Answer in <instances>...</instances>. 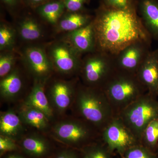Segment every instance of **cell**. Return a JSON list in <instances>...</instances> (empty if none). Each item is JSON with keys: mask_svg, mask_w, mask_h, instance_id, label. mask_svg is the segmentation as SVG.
Masks as SVG:
<instances>
[{"mask_svg": "<svg viewBox=\"0 0 158 158\" xmlns=\"http://www.w3.org/2000/svg\"><path fill=\"white\" fill-rule=\"evenodd\" d=\"M96 51L116 57L130 44L138 41L151 43V37L138 15L137 3L126 9L101 4L92 20Z\"/></svg>", "mask_w": 158, "mask_h": 158, "instance_id": "1", "label": "cell"}, {"mask_svg": "<svg viewBox=\"0 0 158 158\" xmlns=\"http://www.w3.org/2000/svg\"><path fill=\"white\" fill-rule=\"evenodd\" d=\"M72 108L76 116L101 132L115 117L109 100L101 88L84 85L77 88Z\"/></svg>", "mask_w": 158, "mask_h": 158, "instance_id": "2", "label": "cell"}, {"mask_svg": "<svg viewBox=\"0 0 158 158\" xmlns=\"http://www.w3.org/2000/svg\"><path fill=\"white\" fill-rule=\"evenodd\" d=\"M101 88L107 97L115 116L147 92L136 74L117 69Z\"/></svg>", "mask_w": 158, "mask_h": 158, "instance_id": "3", "label": "cell"}, {"mask_svg": "<svg viewBox=\"0 0 158 158\" xmlns=\"http://www.w3.org/2000/svg\"><path fill=\"white\" fill-rule=\"evenodd\" d=\"M52 138L65 147L80 151L101 140V132L92 124L77 116L62 118L51 126Z\"/></svg>", "mask_w": 158, "mask_h": 158, "instance_id": "4", "label": "cell"}, {"mask_svg": "<svg viewBox=\"0 0 158 158\" xmlns=\"http://www.w3.org/2000/svg\"><path fill=\"white\" fill-rule=\"evenodd\" d=\"M117 116L140 141L147 126L158 118L157 98L147 92L129 105Z\"/></svg>", "mask_w": 158, "mask_h": 158, "instance_id": "5", "label": "cell"}, {"mask_svg": "<svg viewBox=\"0 0 158 158\" xmlns=\"http://www.w3.org/2000/svg\"><path fill=\"white\" fill-rule=\"evenodd\" d=\"M96 52L82 62L80 72L85 85L101 88L116 69L115 57Z\"/></svg>", "mask_w": 158, "mask_h": 158, "instance_id": "6", "label": "cell"}, {"mask_svg": "<svg viewBox=\"0 0 158 158\" xmlns=\"http://www.w3.org/2000/svg\"><path fill=\"white\" fill-rule=\"evenodd\" d=\"M102 140L113 153L120 155L129 148L141 144L140 141L118 116L113 117L101 132Z\"/></svg>", "mask_w": 158, "mask_h": 158, "instance_id": "7", "label": "cell"}, {"mask_svg": "<svg viewBox=\"0 0 158 158\" xmlns=\"http://www.w3.org/2000/svg\"><path fill=\"white\" fill-rule=\"evenodd\" d=\"M81 54L69 44L61 42L51 46L48 56L54 69L62 74L68 75L81 71Z\"/></svg>", "mask_w": 158, "mask_h": 158, "instance_id": "8", "label": "cell"}, {"mask_svg": "<svg viewBox=\"0 0 158 158\" xmlns=\"http://www.w3.org/2000/svg\"><path fill=\"white\" fill-rule=\"evenodd\" d=\"M77 88L72 82L59 80L45 89L47 96L56 115L62 116L72 108Z\"/></svg>", "mask_w": 158, "mask_h": 158, "instance_id": "9", "label": "cell"}, {"mask_svg": "<svg viewBox=\"0 0 158 158\" xmlns=\"http://www.w3.org/2000/svg\"><path fill=\"white\" fill-rule=\"evenodd\" d=\"M23 56L34 81L46 83L54 69L44 51L38 47H28L24 50Z\"/></svg>", "mask_w": 158, "mask_h": 158, "instance_id": "10", "label": "cell"}, {"mask_svg": "<svg viewBox=\"0 0 158 158\" xmlns=\"http://www.w3.org/2000/svg\"><path fill=\"white\" fill-rule=\"evenodd\" d=\"M150 43L138 41L130 44L115 57L116 69L136 74L149 52Z\"/></svg>", "mask_w": 158, "mask_h": 158, "instance_id": "11", "label": "cell"}, {"mask_svg": "<svg viewBox=\"0 0 158 158\" xmlns=\"http://www.w3.org/2000/svg\"><path fill=\"white\" fill-rule=\"evenodd\" d=\"M17 143L21 152L30 158H48L55 152L48 138L38 133L25 134Z\"/></svg>", "mask_w": 158, "mask_h": 158, "instance_id": "12", "label": "cell"}, {"mask_svg": "<svg viewBox=\"0 0 158 158\" xmlns=\"http://www.w3.org/2000/svg\"><path fill=\"white\" fill-rule=\"evenodd\" d=\"M136 75L147 92L157 98L158 49L148 52L139 66Z\"/></svg>", "mask_w": 158, "mask_h": 158, "instance_id": "13", "label": "cell"}, {"mask_svg": "<svg viewBox=\"0 0 158 158\" xmlns=\"http://www.w3.org/2000/svg\"><path fill=\"white\" fill-rule=\"evenodd\" d=\"M26 125L17 112L9 110L1 112L0 115V135L8 137L18 142L26 134Z\"/></svg>", "mask_w": 158, "mask_h": 158, "instance_id": "14", "label": "cell"}, {"mask_svg": "<svg viewBox=\"0 0 158 158\" xmlns=\"http://www.w3.org/2000/svg\"><path fill=\"white\" fill-rule=\"evenodd\" d=\"M137 6L145 29L158 41V0H137Z\"/></svg>", "mask_w": 158, "mask_h": 158, "instance_id": "15", "label": "cell"}, {"mask_svg": "<svg viewBox=\"0 0 158 158\" xmlns=\"http://www.w3.org/2000/svg\"><path fill=\"white\" fill-rule=\"evenodd\" d=\"M69 44L81 53L96 51L95 33L93 22L88 25L69 32Z\"/></svg>", "mask_w": 158, "mask_h": 158, "instance_id": "16", "label": "cell"}, {"mask_svg": "<svg viewBox=\"0 0 158 158\" xmlns=\"http://www.w3.org/2000/svg\"><path fill=\"white\" fill-rule=\"evenodd\" d=\"M46 84L45 82L34 81L33 88L23 103L42 111L52 122L56 114L46 94Z\"/></svg>", "mask_w": 158, "mask_h": 158, "instance_id": "17", "label": "cell"}, {"mask_svg": "<svg viewBox=\"0 0 158 158\" xmlns=\"http://www.w3.org/2000/svg\"><path fill=\"white\" fill-rule=\"evenodd\" d=\"M23 123L40 132H49L51 121L43 112L23 103L17 111Z\"/></svg>", "mask_w": 158, "mask_h": 158, "instance_id": "18", "label": "cell"}, {"mask_svg": "<svg viewBox=\"0 0 158 158\" xmlns=\"http://www.w3.org/2000/svg\"><path fill=\"white\" fill-rule=\"evenodd\" d=\"M0 82L1 98L7 101L15 99L22 90L23 82L19 73L13 69Z\"/></svg>", "mask_w": 158, "mask_h": 158, "instance_id": "19", "label": "cell"}, {"mask_svg": "<svg viewBox=\"0 0 158 158\" xmlns=\"http://www.w3.org/2000/svg\"><path fill=\"white\" fill-rule=\"evenodd\" d=\"M37 14L50 23L55 24L62 17L65 6L62 0H53L36 7Z\"/></svg>", "mask_w": 158, "mask_h": 158, "instance_id": "20", "label": "cell"}, {"mask_svg": "<svg viewBox=\"0 0 158 158\" xmlns=\"http://www.w3.org/2000/svg\"><path fill=\"white\" fill-rule=\"evenodd\" d=\"M91 17L80 12H69L61 18L58 28L60 31L72 32L88 25L91 23Z\"/></svg>", "mask_w": 158, "mask_h": 158, "instance_id": "21", "label": "cell"}, {"mask_svg": "<svg viewBox=\"0 0 158 158\" xmlns=\"http://www.w3.org/2000/svg\"><path fill=\"white\" fill-rule=\"evenodd\" d=\"M19 33L21 37L27 41H34L42 37V28L34 19L27 17L19 24Z\"/></svg>", "mask_w": 158, "mask_h": 158, "instance_id": "22", "label": "cell"}, {"mask_svg": "<svg viewBox=\"0 0 158 158\" xmlns=\"http://www.w3.org/2000/svg\"><path fill=\"white\" fill-rule=\"evenodd\" d=\"M141 144L156 153L158 148V118L151 122L145 129Z\"/></svg>", "mask_w": 158, "mask_h": 158, "instance_id": "23", "label": "cell"}, {"mask_svg": "<svg viewBox=\"0 0 158 158\" xmlns=\"http://www.w3.org/2000/svg\"><path fill=\"white\" fill-rule=\"evenodd\" d=\"M80 151L82 158H112V152L106 145L98 141L85 146Z\"/></svg>", "mask_w": 158, "mask_h": 158, "instance_id": "24", "label": "cell"}, {"mask_svg": "<svg viewBox=\"0 0 158 158\" xmlns=\"http://www.w3.org/2000/svg\"><path fill=\"white\" fill-rule=\"evenodd\" d=\"M122 158H156V153L141 144L127 150L121 156Z\"/></svg>", "mask_w": 158, "mask_h": 158, "instance_id": "25", "label": "cell"}, {"mask_svg": "<svg viewBox=\"0 0 158 158\" xmlns=\"http://www.w3.org/2000/svg\"><path fill=\"white\" fill-rule=\"evenodd\" d=\"M15 32L12 28L6 24H1L0 27L1 50H9L13 47L15 40Z\"/></svg>", "mask_w": 158, "mask_h": 158, "instance_id": "26", "label": "cell"}, {"mask_svg": "<svg viewBox=\"0 0 158 158\" xmlns=\"http://www.w3.org/2000/svg\"><path fill=\"white\" fill-rule=\"evenodd\" d=\"M15 56L12 52H6L0 56V77L1 78L8 75L13 70L15 61Z\"/></svg>", "mask_w": 158, "mask_h": 158, "instance_id": "27", "label": "cell"}, {"mask_svg": "<svg viewBox=\"0 0 158 158\" xmlns=\"http://www.w3.org/2000/svg\"><path fill=\"white\" fill-rule=\"evenodd\" d=\"M20 152L17 142L8 137L0 135V155L1 156L8 153Z\"/></svg>", "mask_w": 158, "mask_h": 158, "instance_id": "28", "label": "cell"}, {"mask_svg": "<svg viewBox=\"0 0 158 158\" xmlns=\"http://www.w3.org/2000/svg\"><path fill=\"white\" fill-rule=\"evenodd\" d=\"M101 3L111 8L126 9L135 5L137 0H102Z\"/></svg>", "mask_w": 158, "mask_h": 158, "instance_id": "29", "label": "cell"}, {"mask_svg": "<svg viewBox=\"0 0 158 158\" xmlns=\"http://www.w3.org/2000/svg\"><path fill=\"white\" fill-rule=\"evenodd\" d=\"M48 158H82L80 151L66 147L55 151Z\"/></svg>", "mask_w": 158, "mask_h": 158, "instance_id": "30", "label": "cell"}, {"mask_svg": "<svg viewBox=\"0 0 158 158\" xmlns=\"http://www.w3.org/2000/svg\"><path fill=\"white\" fill-rule=\"evenodd\" d=\"M87 0H62L65 9L69 12H79L84 7Z\"/></svg>", "mask_w": 158, "mask_h": 158, "instance_id": "31", "label": "cell"}, {"mask_svg": "<svg viewBox=\"0 0 158 158\" xmlns=\"http://www.w3.org/2000/svg\"><path fill=\"white\" fill-rule=\"evenodd\" d=\"M1 158H30L21 152L8 153L1 156Z\"/></svg>", "mask_w": 158, "mask_h": 158, "instance_id": "32", "label": "cell"}, {"mask_svg": "<svg viewBox=\"0 0 158 158\" xmlns=\"http://www.w3.org/2000/svg\"><path fill=\"white\" fill-rule=\"evenodd\" d=\"M53 0H24L26 5L36 8L40 5Z\"/></svg>", "mask_w": 158, "mask_h": 158, "instance_id": "33", "label": "cell"}, {"mask_svg": "<svg viewBox=\"0 0 158 158\" xmlns=\"http://www.w3.org/2000/svg\"><path fill=\"white\" fill-rule=\"evenodd\" d=\"M22 0H2L3 3L9 8H13L17 6Z\"/></svg>", "mask_w": 158, "mask_h": 158, "instance_id": "34", "label": "cell"}, {"mask_svg": "<svg viewBox=\"0 0 158 158\" xmlns=\"http://www.w3.org/2000/svg\"><path fill=\"white\" fill-rule=\"evenodd\" d=\"M156 158H158V148L156 152Z\"/></svg>", "mask_w": 158, "mask_h": 158, "instance_id": "35", "label": "cell"}]
</instances>
